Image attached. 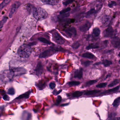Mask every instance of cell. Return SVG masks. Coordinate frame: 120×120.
<instances>
[{"label": "cell", "mask_w": 120, "mask_h": 120, "mask_svg": "<svg viewBox=\"0 0 120 120\" xmlns=\"http://www.w3.org/2000/svg\"><path fill=\"white\" fill-rule=\"evenodd\" d=\"M31 10L33 15L36 19L42 20L47 18L48 14L47 12L42 8L40 7L32 8Z\"/></svg>", "instance_id": "6da1fadb"}, {"label": "cell", "mask_w": 120, "mask_h": 120, "mask_svg": "<svg viewBox=\"0 0 120 120\" xmlns=\"http://www.w3.org/2000/svg\"><path fill=\"white\" fill-rule=\"evenodd\" d=\"M32 52L31 47L29 45H23L20 46L17 52L18 55L22 58H28Z\"/></svg>", "instance_id": "7a4b0ae2"}, {"label": "cell", "mask_w": 120, "mask_h": 120, "mask_svg": "<svg viewBox=\"0 0 120 120\" xmlns=\"http://www.w3.org/2000/svg\"><path fill=\"white\" fill-rule=\"evenodd\" d=\"M116 34V31H115L111 26H110L104 30L103 35L105 38H112Z\"/></svg>", "instance_id": "3957f363"}, {"label": "cell", "mask_w": 120, "mask_h": 120, "mask_svg": "<svg viewBox=\"0 0 120 120\" xmlns=\"http://www.w3.org/2000/svg\"><path fill=\"white\" fill-rule=\"evenodd\" d=\"M52 37L54 41L57 44L62 45L64 43V39L56 31H55L52 34Z\"/></svg>", "instance_id": "277c9868"}, {"label": "cell", "mask_w": 120, "mask_h": 120, "mask_svg": "<svg viewBox=\"0 0 120 120\" xmlns=\"http://www.w3.org/2000/svg\"><path fill=\"white\" fill-rule=\"evenodd\" d=\"M64 32L67 36L69 38H71L73 36H75L77 34L76 29L74 27L67 28L64 30Z\"/></svg>", "instance_id": "5b68a950"}, {"label": "cell", "mask_w": 120, "mask_h": 120, "mask_svg": "<svg viewBox=\"0 0 120 120\" xmlns=\"http://www.w3.org/2000/svg\"><path fill=\"white\" fill-rule=\"evenodd\" d=\"M20 5H21V3L19 2H16L13 4L10 12L9 17L10 18H11L12 17L13 15L17 10Z\"/></svg>", "instance_id": "8992f818"}, {"label": "cell", "mask_w": 120, "mask_h": 120, "mask_svg": "<svg viewBox=\"0 0 120 120\" xmlns=\"http://www.w3.org/2000/svg\"><path fill=\"white\" fill-rule=\"evenodd\" d=\"M112 45L115 48H119L120 47V39L117 36H114L111 41Z\"/></svg>", "instance_id": "52a82bcc"}, {"label": "cell", "mask_w": 120, "mask_h": 120, "mask_svg": "<svg viewBox=\"0 0 120 120\" xmlns=\"http://www.w3.org/2000/svg\"><path fill=\"white\" fill-rule=\"evenodd\" d=\"M92 26V23L90 22L87 21L85 23L79 27V30L81 32H85L89 30Z\"/></svg>", "instance_id": "ba28073f"}, {"label": "cell", "mask_w": 120, "mask_h": 120, "mask_svg": "<svg viewBox=\"0 0 120 120\" xmlns=\"http://www.w3.org/2000/svg\"><path fill=\"white\" fill-rule=\"evenodd\" d=\"M83 69L80 68L79 69H77L75 71L74 74V78L78 79H81L82 77Z\"/></svg>", "instance_id": "9c48e42d"}, {"label": "cell", "mask_w": 120, "mask_h": 120, "mask_svg": "<svg viewBox=\"0 0 120 120\" xmlns=\"http://www.w3.org/2000/svg\"><path fill=\"white\" fill-rule=\"evenodd\" d=\"M41 1L44 4L52 5H53L57 4L59 2V1L57 0H41Z\"/></svg>", "instance_id": "30bf717a"}, {"label": "cell", "mask_w": 120, "mask_h": 120, "mask_svg": "<svg viewBox=\"0 0 120 120\" xmlns=\"http://www.w3.org/2000/svg\"><path fill=\"white\" fill-rule=\"evenodd\" d=\"M60 21L61 23L64 26L68 25L71 23H74L75 22V19H65Z\"/></svg>", "instance_id": "8fae6325"}, {"label": "cell", "mask_w": 120, "mask_h": 120, "mask_svg": "<svg viewBox=\"0 0 120 120\" xmlns=\"http://www.w3.org/2000/svg\"><path fill=\"white\" fill-rule=\"evenodd\" d=\"M82 57H84V58H87L89 59H93L95 57V56L92 54L90 52H86L83 53L82 56Z\"/></svg>", "instance_id": "7c38bea8"}, {"label": "cell", "mask_w": 120, "mask_h": 120, "mask_svg": "<svg viewBox=\"0 0 120 120\" xmlns=\"http://www.w3.org/2000/svg\"><path fill=\"white\" fill-rule=\"evenodd\" d=\"M100 33V30L99 28H95L93 29L92 35L94 37H98L99 36Z\"/></svg>", "instance_id": "4fadbf2b"}, {"label": "cell", "mask_w": 120, "mask_h": 120, "mask_svg": "<svg viewBox=\"0 0 120 120\" xmlns=\"http://www.w3.org/2000/svg\"><path fill=\"white\" fill-rule=\"evenodd\" d=\"M110 20H111L110 18L108 16H106L104 17L102 19V24L105 26L108 25L110 22Z\"/></svg>", "instance_id": "5bb4252c"}, {"label": "cell", "mask_w": 120, "mask_h": 120, "mask_svg": "<svg viewBox=\"0 0 120 120\" xmlns=\"http://www.w3.org/2000/svg\"><path fill=\"white\" fill-rule=\"evenodd\" d=\"M102 64L105 67H106L111 65L112 64V62L111 61H109L108 60H102Z\"/></svg>", "instance_id": "9a60e30c"}, {"label": "cell", "mask_w": 120, "mask_h": 120, "mask_svg": "<svg viewBox=\"0 0 120 120\" xmlns=\"http://www.w3.org/2000/svg\"><path fill=\"white\" fill-rule=\"evenodd\" d=\"M100 92H101V90H90V91H87V92L85 93H84V95H91L94 94L98 93Z\"/></svg>", "instance_id": "2e32d148"}, {"label": "cell", "mask_w": 120, "mask_h": 120, "mask_svg": "<svg viewBox=\"0 0 120 120\" xmlns=\"http://www.w3.org/2000/svg\"><path fill=\"white\" fill-rule=\"evenodd\" d=\"M99 48V46L97 44L91 43L86 47V49L87 50H89L91 49H97Z\"/></svg>", "instance_id": "e0dca14e"}, {"label": "cell", "mask_w": 120, "mask_h": 120, "mask_svg": "<svg viewBox=\"0 0 120 120\" xmlns=\"http://www.w3.org/2000/svg\"><path fill=\"white\" fill-rule=\"evenodd\" d=\"M69 15H70V14L69 13L60 15L58 16L57 18H58V19L59 20L61 21V20H62V19H65L66 18L69 16Z\"/></svg>", "instance_id": "ac0fdd59"}, {"label": "cell", "mask_w": 120, "mask_h": 120, "mask_svg": "<svg viewBox=\"0 0 120 120\" xmlns=\"http://www.w3.org/2000/svg\"><path fill=\"white\" fill-rule=\"evenodd\" d=\"M43 70V67L41 63L40 62L38 64L36 71L38 74H41Z\"/></svg>", "instance_id": "d6986e66"}, {"label": "cell", "mask_w": 120, "mask_h": 120, "mask_svg": "<svg viewBox=\"0 0 120 120\" xmlns=\"http://www.w3.org/2000/svg\"><path fill=\"white\" fill-rule=\"evenodd\" d=\"M10 2L11 0H5L3 1L2 3L0 4V9H2L3 8H4L6 5L9 3Z\"/></svg>", "instance_id": "ffe728a7"}, {"label": "cell", "mask_w": 120, "mask_h": 120, "mask_svg": "<svg viewBox=\"0 0 120 120\" xmlns=\"http://www.w3.org/2000/svg\"><path fill=\"white\" fill-rule=\"evenodd\" d=\"M119 82H120V81H119V79H115L108 86L109 87H113L114 86L118 84L119 83Z\"/></svg>", "instance_id": "44dd1931"}, {"label": "cell", "mask_w": 120, "mask_h": 120, "mask_svg": "<svg viewBox=\"0 0 120 120\" xmlns=\"http://www.w3.org/2000/svg\"><path fill=\"white\" fill-rule=\"evenodd\" d=\"M38 39L41 42H42L45 44H47V45H50L51 44V42H50L48 40L45 38L41 37V38H39Z\"/></svg>", "instance_id": "7402d4cb"}, {"label": "cell", "mask_w": 120, "mask_h": 120, "mask_svg": "<svg viewBox=\"0 0 120 120\" xmlns=\"http://www.w3.org/2000/svg\"><path fill=\"white\" fill-rule=\"evenodd\" d=\"M120 97H119L118 98L116 99L114 101L113 103V105L115 107H118L120 104Z\"/></svg>", "instance_id": "603a6c76"}, {"label": "cell", "mask_w": 120, "mask_h": 120, "mask_svg": "<svg viewBox=\"0 0 120 120\" xmlns=\"http://www.w3.org/2000/svg\"><path fill=\"white\" fill-rule=\"evenodd\" d=\"M119 86H117V87H116L113 89H110V90H106L103 93H109L112 92H114L115 91H117L119 89Z\"/></svg>", "instance_id": "cb8c5ba5"}, {"label": "cell", "mask_w": 120, "mask_h": 120, "mask_svg": "<svg viewBox=\"0 0 120 120\" xmlns=\"http://www.w3.org/2000/svg\"><path fill=\"white\" fill-rule=\"evenodd\" d=\"M81 45L78 42H76L74 43L71 45V47L74 49H78L80 46Z\"/></svg>", "instance_id": "d4e9b609"}, {"label": "cell", "mask_w": 120, "mask_h": 120, "mask_svg": "<svg viewBox=\"0 0 120 120\" xmlns=\"http://www.w3.org/2000/svg\"><path fill=\"white\" fill-rule=\"evenodd\" d=\"M83 92L80 91H77L74 93L73 94V96L75 97H78L82 95Z\"/></svg>", "instance_id": "484cf974"}, {"label": "cell", "mask_w": 120, "mask_h": 120, "mask_svg": "<svg viewBox=\"0 0 120 120\" xmlns=\"http://www.w3.org/2000/svg\"><path fill=\"white\" fill-rule=\"evenodd\" d=\"M97 80H90V81H88L86 82L85 83V85L86 86H90L92 85H93L94 83H96L97 82Z\"/></svg>", "instance_id": "4316f807"}, {"label": "cell", "mask_w": 120, "mask_h": 120, "mask_svg": "<svg viewBox=\"0 0 120 120\" xmlns=\"http://www.w3.org/2000/svg\"><path fill=\"white\" fill-rule=\"evenodd\" d=\"M95 12H96V11H95V10L94 9H91L86 13V16L87 17L89 16L92 15L94 14Z\"/></svg>", "instance_id": "83f0119b"}, {"label": "cell", "mask_w": 120, "mask_h": 120, "mask_svg": "<svg viewBox=\"0 0 120 120\" xmlns=\"http://www.w3.org/2000/svg\"><path fill=\"white\" fill-rule=\"evenodd\" d=\"M80 82L79 81H72L68 82V84L70 86H78L80 85Z\"/></svg>", "instance_id": "f1b7e54d"}, {"label": "cell", "mask_w": 120, "mask_h": 120, "mask_svg": "<svg viewBox=\"0 0 120 120\" xmlns=\"http://www.w3.org/2000/svg\"><path fill=\"white\" fill-rule=\"evenodd\" d=\"M117 5L116 3L114 1H111L108 4V6L110 8H112L114 7H116Z\"/></svg>", "instance_id": "f546056e"}, {"label": "cell", "mask_w": 120, "mask_h": 120, "mask_svg": "<svg viewBox=\"0 0 120 120\" xmlns=\"http://www.w3.org/2000/svg\"><path fill=\"white\" fill-rule=\"evenodd\" d=\"M71 8H67L66 9L63 10H62L61 11H60V14L61 15L63 14H65V13H67V12L71 11Z\"/></svg>", "instance_id": "4dcf8cb0"}, {"label": "cell", "mask_w": 120, "mask_h": 120, "mask_svg": "<svg viewBox=\"0 0 120 120\" xmlns=\"http://www.w3.org/2000/svg\"><path fill=\"white\" fill-rule=\"evenodd\" d=\"M107 85V83L106 82L101 83L96 85V87L98 88H102L106 87Z\"/></svg>", "instance_id": "1f68e13d"}, {"label": "cell", "mask_w": 120, "mask_h": 120, "mask_svg": "<svg viewBox=\"0 0 120 120\" xmlns=\"http://www.w3.org/2000/svg\"><path fill=\"white\" fill-rule=\"evenodd\" d=\"M30 94V93L28 92L26 93H25V94H23L21 95V96L18 97L17 99H21V98H25L26 97L28 98Z\"/></svg>", "instance_id": "d6a6232c"}, {"label": "cell", "mask_w": 120, "mask_h": 120, "mask_svg": "<svg viewBox=\"0 0 120 120\" xmlns=\"http://www.w3.org/2000/svg\"><path fill=\"white\" fill-rule=\"evenodd\" d=\"M7 18H4L0 22V29H1L2 28L3 25L7 22Z\"/></svg>", "instance_id": "836d02e7"}, {"label": "cell", "mask_w": 120, "mask_h": 120, "mask_svg": "<svg viewBox=\"0 0 120 120\" xmlns=\"http://www.w3.org/2000/svg\"><path fill=\"white\" fill-rule=\"evenodd\" d=\"M74 0H66V1H65V2H63V4L64 5H65V6H66V5L72 3H73V2H74Z\"/></svg>", "instance_id": "e575fe53"}, {"label": "cell", "mask_w": 120, "mask_h": 120, "mask_svg": "<svg viewBox=\"0 0 120 120\" xmlns=\"http://www.w3.org/2000/svg\"><path fill=\"white\" fill-rule=\"evenodd\" d=\"M91 62H92L90 61H86L84 62L82 64H83V66H85L86 67H87L89 66L90 65Z\"/></svg>", "instance_id": "d590c367"}, {"label": "cell", "mask_w": 120, "mask_h": 120, "mask_svg": "<svg viewBox=\"0 0 120 120\" xmlns=\"http://www.w3.org/2000/svg\"><path fill=\"white\" fill-rule=\"evenodd\" d=\"M8 93L10 95H13L15 93V90L14 88H10L8 90Z\"/></svg>", "instance_id": "8d00e7d4"}, {"label": "cell", "mask_w": 120, "mask_h": 120, "mask_svg": "<svg viewBox=\"0 0 120 120\" xmlns=\"http://www.w3.org/2000/svg\"><path fill=\"white\" fill-rule=\"evenodd\" d=\"M55 86H56V84H55V83L52 82H51L50 83L49 87L51 89H54L55 88Z\"/></svg>", "instance_id": "74e56055"}, {"label": "cell", "mask_w": 120, "mask_h": 120, "mask_svg": "<svg viewBox=\"0 0 120 120\" xmlns=\"http://www.w3.org/2000/svg\"><path fill=\"white\" fill-rule=\"evenodd\" d=\"M62 98L60 96H58L57 97V100L56 101V104L57 105L59 104L61 101Z\"/></svg>", "instance_id": "f35d334b"}, {"label": "cell", "mask_w": 120, "mask_h": 120, "mask_svg": "<svg viewBox=\"0 0 120 120\" xmlns=\"http://www.w3.org/2000/svg\"><path fill=\"white\" fill-rule=\"evenodd\" d=\"M62 91V90H59V91H57L56 90H55L53 92V93L55 95H57V94H59Z\"/></svg>", "instance_id": "ab89813d"}, {"label": "cell", "mask_w": 120, "mask_h": 120, "mask_svg": "<svg viewBox=\"0 0 120 120\" xmlns=\"http://www.w3.org/2000/svg\"><path fill=\"white\" fill-rule=\"evenodd\" d=\"M3 99L5 100H8L9 99V97L7 95H5L3 97Z\"/></svg>", "instance_id": "60d3db41"}, {"label": "cell", "mask_w": 120, "mask_h": 120, "mask_svg": "<svg viewBox=\"0 0 120 120\" xmlns=\"http://www.w3.org/2000/svg\"><path fill=\"white\" fill-rule=\"evenodd\" d=\"M113 120H120V117H116V118H114Z\"/></svg>", "instance_id": "b9f144b4"}, {"label": "cell", "mask_w": 120, "mask_h": 120, "mask_svg": "<svg viewBox=\"0 0 120 120\" xmlns=\"http://www.w3.org/2000/svg\"><path fill=\"white\" fill-rule=\"evenodd\" d=\"M1 39H0V42H1Z\"/></svg>", "instance_id": "7bdbcfd3"}, {"label": "cell", "mask_w": 120, "mask_h": 120, "mask_svg": "<svg viewBox=\"0 0 120 120\" xmlns=\"http://www.w3.org/2000/svg\"><path fill=\"white\" fill-rule=\"evenodd\" d=\"M119 63H120V60H119Z\"/></svg>", "instance_id": "ee69618b"}]
</instances>
